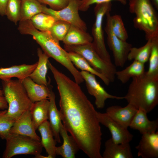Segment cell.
<instances>
[{
  "mask_svg": "<svg viewBox=\"0 0 158 158\" xmlns=\"http://www.w3.org/2000/svg\"><path fill=\"white\" fill-rule=\"evenodd\" d=\"M48 119L54 137L58 143L61 142L60 130L62 123L59 111L57 109L54 92L51 90L49 97Z\"/></svg>",
  "mask_w": 158,
  "mask_h": 158,
  "instance_id": "cell-21",
  "label": "cell"
},
{
  "mask_svg": "<svg viewBox=\"0 0 158 158\" xmlns=\"http://www.w3.org/2000/svg\"><path fill=\"white\" fill-rule=\"evenodd\" d=\"M21 1H23V0H21Z\"/></svg>",
  "mask_w": 158,
  "mask_h": 158,
  "instance_id": "cell-42",
  "label": "cell"
},
{
  "mask_svg": "<svg viewBox=\"0 0 158 158\" xmlns=\"http://www.w3.org/2000/svg\"><path fill=\"white\" fill-rule=\"evenodd\" d=\"M138 109L128 103L126 106L114 105L108 107L106 113L125 128L128 129Z\"/></svg>",
  "mask_w": 158,
  "mask_h": 158,
  "instance_id": "cell-15",
  "label": "cell"
},
{
  "mask_svg": "<svg viewBox=\"0 0 158 158\" xmlns=\"http://www.w3.org/2000/svg\"><path fill=\"white\" fill-rule=\"evenodd\" d=\"M105 149L102 158H133L129 143L117 144L111 138L107 140L104 144Z\"/></svg>",
  "mask_w": 158,
  "mask_h": 158,
  "instance_id": "cell-19",
  "label": "cell"
},
{
  "mask_svg": "<svg viewBox=\"0 0 158 158\" xmlns=\"http://www.w3.org/2000/svg\"><path fill=\"white\" fill-rule=\"evenodd\" d=\"M7 110H0V137L5 139L10 134V130L15 121L7 115Z\"/></svg>",
  "mask_w": 158,
  "mask_h": 158,
  "instance_id": "cell-35",
  "label": "cell"
},
{
  "mask_svg": "<svg viewBox=\"0 0 158 158\" xmlns=\"http://www.w3.org/2000/svg\"><path fill=\"white\" fill-rule=\"evenodd\" d=\"M67 54L71 61L76 68L97 76L106 85H108L109 84L110 82L109 80L104 75L94 69L82 55L72 51L67 52Z\"/></svg>",
  "mask_w": 158,
  "mask_h": 158,
  "instance_id": "cell-26",
  "label": "cell"
},
{
  "mask_svg": "<svg viewBox=\"0 0 158 158\" xmlns=\"http://www.w3.org/2000/svg\"><path fill=\"white\" fill-rule=\"evenodd\" d=\"M60 134L63 140V144L56 147V155H60L64 158H74L80 150L76 142L71 135H69L63 124L61 125Z\"/></svg>",
  "mask_w": 158,
  "mask_h": 158,
  "instance_id": "cell-20",
  "label": "cell"
},
{
  "mask_svg": "<svg viewBox=\"0 0 158 158\" xmlns=\"http://www.w3.org/2000/svg\"><path fill=\"white\" fill-rule=\"evenodd\" d=\"M5 140L3 158H11L19 154L35 156L41 154L42 151L43 147L40 141L28 137L9 134Z\"/></svg>",
  "mask_w": 158,
  "mask_h": 158,
  "instance_id": "cell-8",
  "label": "cell"
},
{
  "mask_svg": "<svg viewBox=\"0 0 158 158\" xmlns=\"http://www.w3.org/2000/svg\"><path fill=\"white\" fill-rule=\"evenodd\" d=\"M147 113L143 109H138L129 127L138 130L142 135L156 132L158 128V120H150Z\"/></svg>",
  "mask_w": 158,
  "mask_h": 158,
  "instance_id": "cell-16",
  "label": "cell"
},
{
  "mask_svg": "<svg viewBox=\"0 0 158 158\" xmlns=\"http://www.w3.org/2000/svg\"><path fill=\"white\" fill-rule=\"evenodd\" d=\"M111 6V2L96 4L94 9L95 19L92 30V47L102 59L109 63L112 62L105 45L102 24L104 16L107 13L110 11Z\"/></svg>",
  "mask_w": 158,
  "mask_h": 158,
  "instance_id": "cell-7",
  "label": "cell"
},
{
  "mask_svg": "<svg viewBox=\"0 0 158 158\" xmlns=\"http://www.w3.org/2000/svg\"><path fill=\"white\" fill-rule=\"evenodd\" d=\"M64 47L67 52H73L82 55L94 69L104 75L110 82L114 81L117 71L116 66L102 59L93 49L91 43L83 45H64Z\"/></svg>",
  "mask_w": 158,
  "mask_h": 158,
  "instance_id": "cell-6",
  "label": "cell"
},
{
  "mask_svg": "<svg viewBox=\"0 0 158 158\" xmlns=\"http://www.w3.org/2000/svg\"><path fill=\"white\" fill-rule=\"evenodd\" d=\"M37 129L40 132L41 139L40 142L47 153L49 158H54L56 157L55 149L56 141L54 135L47 120L42 123Z\"/></svg>",
  "mask_w": 158,
  "mask_h": 158,
  "instance_id": "cell-22",
  "label": "cell"
},
{
  "mask_svg": "<svg viewBox=\"0 0 158 158\" xmlns=\"http://www.w3.org/2000/svg\"><path fill=\"white\" fill-rule=\"evenodd\" d=\"M97 116L100 124L109 129L111 139L116 143L123 144L129 143L133 135L128 130L110 117L106 113L97 112Z\"/></svg>",
  "mask_w": 158,
  "mask_h": 158,
  "instance_id": "cell-12",
  "label": "cell"
},
{
  "mask_svg": "<svg viewBox=\"0 0 158 158\" xmlns=\"http://www.w3.org/2000/svg\"><path fill=\"white\" fill-rule=\"evenodd\" d=\"M42 6L37 0L21 1L20 21L30 20L35 15L42 13Z\"/></svg>",
  "mask_w": 158,
  "mask_h": 158,
  "instance_id": "cell-29",
  "label": "cell"
},
{
  "mask_svg": "<svg viewBox=\"0 0 158 158\" xmlns=\"http://www.w3.org/2000/svg\"><path fill=\"white\" fill-rule=\"evenodd\" d=\"M30 20L36 28L43 31H50L56 21L52 16L43 13L35 15Z\"/></svg>",
  "mask_w": 158,
  "mask_h": 158,
  "instance_id": "cell-30",
  "label": "cell"
},
{
  "mask_svg": "<svg viewBox=\"0 0 158 158\" xmlns=\"http://www.w3.org/2000/svg\"><path fill=\"white\" fill-rule=\"evenodd\" d=\"M18 29L22 34L32 35L44 52L69 71L77 83L80 84L84 81L80 72L70 59L67 52L61 47L59 41L50 31H43L38 30L33 25L30 20L20 21Z\"/></svg>",
  "mask_w": 158,
  "mask_h": 158,
  "instance_id": "cell-2",
  "label": "cell"
},
{
  "mask_svg": "<svg viewBox=\"0 0 158 158\" xmlns=\"http://www.w3.org/2000/svg\"><path fill=\"white\" fill-rule=\"evenodd\" d=\"M37 62L32 64H22L14 65L8 68H0V79L8 80L16 77L20 80L29 77L34 70Z\"/></svg>",
  "mask_w": 158,
  "mask_h": 158,
  "instance_id": "cell-18",
  "label": "cell"
},
{
  "mask_svg": "<svg viewBox=\"0 0 158 158\" xmlns=\"http://www.w3.org/2000/svg\"><path fill=\"white\" fill-rule=\"evenodd\" d=\"M142 135L135 147L138 156L142 158H158V132Z\"/></svg>",
  "mask_w": 158,
  "mask_h": 158,
  "instance_id": "cell-14",
  "label": "cell"
},
{
  "mask_svg": "<svg viewBox=\"0 0 158 158\" xmlns=\"http://www.w3.org/2000/svg\"><path fill=\"white\" fill-rule=\"evenodd\" d=\"M30 110L26 111L15 121L10 130V134L20 135L30 137L40 141V138L37 134Z\"/></svg>",
  "mask_w": 158,
  "mask_h": 158,
  "instance_id": "cell-13",
  "label": "cell"
},
{
  "mask_svg": "<svg viewBox=\"0 0 158 158\" xmlns=\"http://www.w3.org/2000/svg\"><path fill=\"white\" fill-rule=\"evenodd\" d=\"M69 23L61 20H56L50 31L59 41H63L71 26Z\"/></svg>",
  "mask_w": 158,
  "mask_h": 158,
  "instance_id": "cell-34",
  "label": "cell"
},
{
  "mask_svg": "<svg viewBox=\"0 0 158 158\" xmlns=\"http://www.w3.org/2000/svg\"><path fill=\"white\" fill-rule=\"evenodd\" d=\"M80 73L85 82L88 92L95 98V104L97 108H103L105 101L107 99L118 100L124 99V97L117 96L107 92L97 81L95 75L83 71H80Z\"/></svg>",
  "mask_w": 158,
  "mask_h": 158,
  "instance_id": "cell-11",
  "label": "cell"
},
{
  "mask_svg": "<svg viewBox=\"0 0 158 158\" xmlns=\"http://www.w3.org/2000/svg\"><path fill=\"white\" fill-rule=\"evenodd\" d=\"M40 3L49 5L50 8L58 11L65 7L70 0H37Z\"/></svg>",
  "mask_w": 158,
  "mask_h": 158,
  "instance_id": "cell-37",
  "label": "cell"
},
{
  "mask_svg": "<svg viewBox=\"0 0 158 158\" xmlns=\"http://www.w3.org/2000/svg\"><path fill=\"white\" fill-rule=\"evenodd\" d=\"M111 28L113 33L118 38L126 41L128 38L121 16L115 15L111 16Z\"/></svg>",
  "mask_w": 158,
  "mask_h": 158,
  "instance_id": "cell-32",
  "label": "cell"
},
{
  "mask_svg": "<svg viewBox=\"0 0 158 158\" xmlns=\"http://www.w3.org/2000/svg\"><path fill=\"white\" fill-rule=\"evenodd\" d=\"M49 101L47 99L33 103L30 111L36 130L43 123L48 119Z\"/></svg>",
  "mask_w": 158,
  "mask_h": 158,
  "instance_id": "cell-25",
  "label": "cell"
},
{
  "mask_svg": "<svg viewBox=\"0 0 158 158\" xmlns=\"http://www.w3.org/2000/svg\"><path fill=\"white\" fill-rule=\"evenodd\" d=\"M129 9L135 17L134 27L143 31L145 39L158 36V18L155 8L150 0H128Z\"/></svg>",
  "mask_w": 158,
  "mask_h": 158,
  "instance_id": "cell-4",
  "label": "cell"
},
{
  "mask_svg": "<svg viewBox=\"0 0 158 158\" xmlns=\"http://www.w3.org/2000/svg\"><path fill=\"white\" fill-rule=\"evenodd\" d=\"M149 66L146 72L148 75L158 76V36L152 38V43L149 56Z\"/></svg>",
  "mask_w": 158,
  "mask_h": 158,
  "instance_id": "cell-31",
  "label": "cell"
},
{
  "mask_svg": "<svg viewBox=\"0 0 158 158\" xmlns=\"http://www.w3.org/2000/svg\"><path fill=\"white\" fill-rule=\"evenodd\" d=\"M8 104L5 97L0 96V109L5 110L8 109Z\"/></svg>",
  "mask_w": 158,
  "mask_h": 158,
  "instance_id": "cell-39",
  "label": "cell"
},
{
  "mask_svg": "<svg viewBox=\"0 0 158 158\" xmlns=\"http://www.w3.org/2000/svg\"><path fill=\"white\" fill-rule=\"evenodd\" d=\"M80 2L81 0H70L66 6L58 11L48 8L43 5L42 13L52 16L56 20L65 21L86 31V24L79 14Z\"/></svg>",
  "mask_w": 158,
  "mask_h": 158,
  "instance_id": "cell-10",
  "label": "cell"
},
{
  "mask_svg": "<svg viewBox=\"0 0 158 158\" xmlns=\"http://www.w3.org/2000/svg\"><path fill=\"white\" fill-rule=\"evenodd\" d=\"M154 6L157 10H158V0H150Z\"/></svg>",
  "mask_w": 158,
  "mask_h": 158,
  "instance_id": "cell-40",
  "label": "cell"
},
{
  "mask_svg": "<svg viewBox=\"0 0 158 158\" xmlns=\"http://www.w3.org/2000/svg\"><path fill=\"white\" fill-rule=\"evenodd\" d=\"M113 1H118L123 5H125L127 3V0H81L79 11H85L88 9L92 4L111 2Z\"/></svg>",
  "mask_w": 158,
  "mask_h": 158,
  "instance_id": "cell-36",
  "label": "cell"
},
{
  "mask_svg": "<svg viewBox=\"0 0 158 158\" xmlns=\"http://www.w3.org/2000/svg\"><path fill=\"white\" fill-rule=\"evenodd\" d=\"M4 96L2 90L0 89V96Z\"/></svg>",
  "mask_w": 158,
  "mask_h": 158,
  "instance_id": "cell-41",
  "label": "cell"
},
{
  "mask_svg": "<svg viewBox=\"0 0 158 158\" xmlns=\"http://www.w3.org/2000/svg\"><path fill=\"white\" fill-rule=\"evenodd\" d=\"M93 40L92 36L86 31L71 25L62 41L66 45H83L91 43Z\"/></svg>",
  "mask_w": 158,
  "mask_h": 158,
  "instance_id": "cell-24",
  "label": "cell"
},
{
  "mask_svg": "<svg viewBox=\"0 0 158 158\" xmlns=\"http://www.w3.org/2000/svg\"><path fill=\"white\" fill-rule=\"evenodd\" d=\"M2 83L4 96L8 105L7 115L15 121L24 112L30 110L33 102L20 80L10 79L2 80Z\"/></svg>",
  "mask_w": 158,
  "mask_h": 158,
  "instance_id": "cell-5",
  "label": "cell"
},
{
  "mask_svg": "<svg viewBox=\"0 0 158 158\" xmlns=\"http://www.w3.org/2000/svg\"><path fill=\"white\" fill-rule=\"evenodd\" d=\"M106 24L104 30L107 35V44L112 51L116 66L123 67L127 60V56L132 45L116 36L111 28L110 11L106 14Z\"/></svg>",
  "mask_w": 158,
  "mask_h": 158,
  "instance_id": "cell-9",
  "label": "cell"
},
{
  "mask_svg": "<svg viewBox=\"0 0 158 158\" xmlns=\"http://www.w3.org/2000/svg\"><path fill=\"white\" fill-rule=\"evenodd\" d=\"M38 61L37 65L29 76L34 82L39 84L48 85L46 78L47 63L50 57L40 48L37 49Z\"/></svg>",
  "mask_w": 158,
  "mask_h": 158,
  "instance_id": "cell-23",
  "label": "cell"
},
{
  "mask_svg": "<svg viewBox=\"0 0 158 158\" xmlns=\"http://www.w3.org/2000/svg\"><path fill=\"white\" fill-rule=\"evenodd\" d=\"M9 0H0V15L4 16L6 15L7 6Z\"/></svg>",
  "mask_w": 158,
  "mask_h": 158,
  "instance_id": "cell-38",
  "label": "cell"
},
{
  "mask_svg": "<svg viewBox=\"0 0 158 158\" xmlns=\"http://www.w3.org/2000/svg\"><path fill=\"white\" fill-rule=\"evenodd\" d=\"M21 3V0H9L7 6L5 15L15 24L20 20Z\"/></svg>",
  "mask_w": 158,
  "mask_h": 158,
  "instance_id": "cell-33",
  "label": "cell"
},
{
  "mask_svg": "<svg viewBox=\"0 0 158 158\" xmlns=\"http://www.w3.org/2000/svg\"><path fill=\"white\" fill-rule=\"evenodd\" d=\"M51 71L59 95V111L64 128L89 157L102 158V133L97 111L79 84L54 67Z\"/></svg>",
  "mask_w": 158,
  "mask_h": 158,
  "instance_id": "cell-1",
  "label": "cell"
},
{
  "mask_svg": "<svg viewBox=\"0 0 158 158\" xmlns=\"http://www.w3.org/2000/svg\"><path fill=\"white\" fill-rule=\"evenodd\" d=\"M124 97L128 103L149 113L158 104V76L143 75L133 78Z\"/></svg>",
  "mask_w": 158,
  "mask_h": 158,
  "instance_id": "cell-3",
  "label": "cell"
},
{
  "mask_svg": "<svg viewBox=\"0 0 158 158\" xmlns=\"http://www.w3.org/2000/svg\"><path fill=\"white\" fill-rule=\"evenodd\" d=\"M146 44L139 48L132 47L128 54L127 60H135L145 63L149 60L150 54L152 38L147 40Z\"/></svg>",
  "mask_w": 158,
  "mask_h": 158,
  "instance_id": "cell-28",
  "label": "cell"
},
{
  "mask_svg": "<svg viewBox=\"0 0 158 158\" xmlns=\"http://www.w3.org/2000/svg\"><path fill=\"white\" fill-rule=\"evenodd\" d=\"M145 64L133 60L132 63L124 69L116 71V76L123 84L128 82L131 78L143 75L145 72Z\"/></svg>",
  "mask_w": 158,
  "mask_h": 158,
  "instance_id": "cell-27",
  "label": "cell"
},
{
  "mask_svg": "<svg viewBox=\"0 0 158 158\" xmlns=\"http://www.w3.org/2000/svg\"><path fill=\"white\" fill-rule=\"evenodd\" d=\"M21 81L29 97L32 102L49 99L52 89L48 87V85L37 84L29 77Z\"/></svg>",
  "mask_w": 158,
  "mask_h": 158,
  "instance_id": "cell-17",
  "label": "cell"
}]
</instances>
